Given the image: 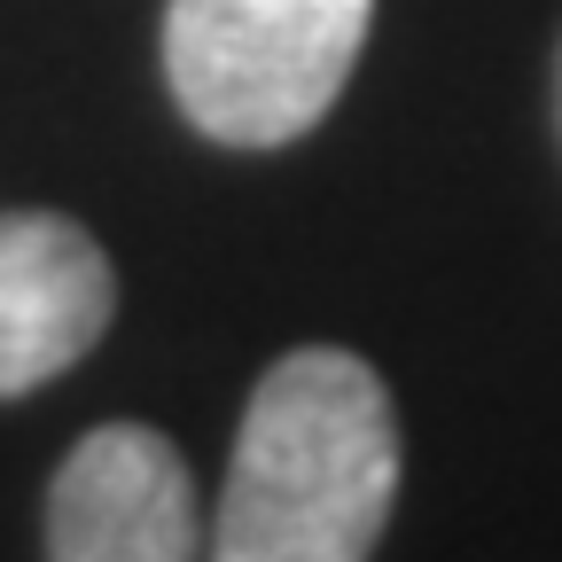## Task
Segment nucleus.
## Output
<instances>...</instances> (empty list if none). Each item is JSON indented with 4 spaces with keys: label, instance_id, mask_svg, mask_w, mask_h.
<instances>
[{
    "label": "nucleus",
    "instance_id": "1",
    "mask_svg": "<svg viewBox=\"0 0 562 562\" xmlns=\"http://www.w3.org/2000/svg\"><path fill=\"white\" fill-rule=\"evenodd\" d=\"M398 501V414L360 351L297 344L258 375L220 524L203 531L227 562H360Z\"/></svg>",
    "mask_w": 562,
    "mask_h": 562
},
{
    "label": "nucleus",
    "instance_id": "3",
    "mask_svg": "<svg viewBox=\"0 0 562 562\" xmlns=\"http://www.w3.org/2000/svg\"><path fill=\"white\" fill-rule=\"evenodd\" d=\"M55 562H188L203 554L188 461L149 422H102L63 453L47 484Z\"/></svg>",
    "mask_w": 562,
    "mask_h": 562
},
{
    "label": "nucleus",
    "instance_id": "5",
    "mask_svg": "<svg viewBox=\"0 0 562 562\" xmlns=\"http://www.w3.org/2000/svg\"><path fill=\"white\" fill-rule=\"evenodd\" d=\"M554 133H562V55H554Z\"/></svg>",
    "mask_w": 562,
    "mask_h": 562
},
{
    "label": "nucleus",
    "instance_id": "2",
    "mask_svg": "<svg viewBox=\"0 0 562 562\" xmlns=\"http://www.w3.org/2000/svg\"><path fill=\"white\" fill-rule=\"evenodd\" d=\"M368 24L375 0H172L165 79L203 140L281 149L336 110Z\"/></svg>",
    "mask_w": 562,
    "mask_h": 562
},
{
    "label": "nucleus",
    "instance_id": "4",
    "mask_svg": "<svg viewBox=\"0 0 562 562\" xmlns=\"http://www.w3.org/2000/svg\"><path fill=\"white\" fill-rule=\"evenodd\" d=\"M117 313L102 243L63 211H0V398L70 375Z\"/></svg>",
    "mask_w": 562,
    "mask_h": 562
}]
</instances>
